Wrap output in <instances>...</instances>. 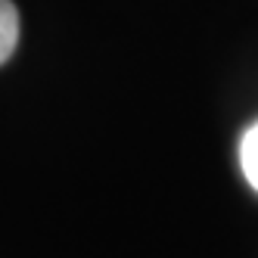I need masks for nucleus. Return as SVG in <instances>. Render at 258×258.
Returning a JSON list of instances; mask_svg holds the SVG:
<instances>
[{"mask_svg": "<svg viewBox=\"0 0 258 258\" xmlns=\"http://www.w3.org/2000/svg\"><path fill=\"white\" fill-rule=\"evenodd\" d=\"M16 44H19V13L10 0H0V66H4Z\"/></svg>", "mask_w": 258, "mask_h": 258, "instance_id": "f257e3e1", "label": "nucleus"}, {"mask_svg": "<svg viewBox=\"0 0 258 258\" xmlns=\"http://www.w3.org/2000/svg\"><path fill=\"white\" fill-rule=\"evenodd\" d=\"M239 162H243V174L252 183V190H258V121L243 134V143H239Z\"/></svg>", "mask_w": 258, "mask_h": 258, "instance_id": "f03ea898", "label": "nucleus"}]
</instances>
